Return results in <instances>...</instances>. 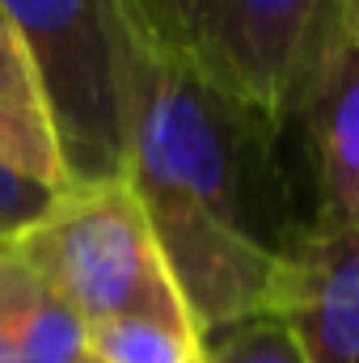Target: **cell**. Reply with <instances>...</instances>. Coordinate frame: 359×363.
Returning <instances> with one entry per match:
<instances>
[{
    "mask_svg": "<svg viewBox=\"0 0 359 363\" xmlns=\"http://www.w3.org/2000/svg\"><path fill=\"white\" fill-rule=\"evenodd\" d=\"M118 77L127 182L144 207L207 216L275 258L317 228L287 118L157 55L131 21Z\"/></svg>",
    "mask_w": 359,
    "mask_h": 363,
    "instance_id": "obj_1",
    "label": "cell"
},
{
    "mask_svg": "<svg viewBox=\"0 0 359 363\" xmlns=\"http://www.w3.org/2000/svg\"><path fill=\"white\" fill-rule=\"evenodd\" d=\"M4 250L26 262L85 325L114 317L186 321L144 199L127 178L72 182Z\"/></svg>",
    "mask_w": 359,
    "mask_h": 363,
    "instance_id": "obj_2",
    "label": "cell"
},
{
    "mask_svg": "<svg viewBox=\"0 0 359 363\" xmlns=\"http://www.w3.org/2000/svg\"><path fill=\"white\" fill-rule=\"evenodd\" d=\"M0 9L38 72L68 186L127 178L118 0H0Z\"/></svg>",
    "mask_w": 359,
    "mask_h": 363,
    "instance_id": "obj_3",
    "label": "cell"
},
{
    "mask_svg": "<svg viewBox=\"0 0 359 363\" xmlns=\"http://www.w3.org/2000/svg\"><path fill=\"white\" fill-rule=\"evenodd\" d=\"M118 9L157 55L283 118L334 0H118Z\"/></svg>",
    "mask_w": 359,
    "mask_h": 363,
    "instance_id": "obj_4",
    "label": "cell"
},
{
    "mask_svg": "<svg viewBox=\"0 0 359 363\" xmlns=\"http://www.w3.org/2000/svg\"><path fill=\"white\" fill-rule=\"evenodd\" d=\"M317 224L359 228V17L334 0L283 110Z\"/></svg>",
    "mask_w": 359,
    "mask_h": 363,
    "instance_id": "obj_5",
    "label": "cell"
},
{
    "mask_svg": "<svg viewBox=\"0 0 359 363\" xmlns=\"http://www.w3.org/2000/svg\"><path fill=\"white\" fill-rule=\"evenodd\" d=\"M270 317L304 363H359V228H309L279 258Z\"/></svg>",
    "mask_w": 359,
    "mask_h": 363,
    "instance_id": "obj_6",
    "label": "cell"
},
{
    "mask_svg": "<svg viewBox=\"0 0 359 363\" xmlns=\"http://www.w3.org/2000/svg\"><path fill=\"white\" fill-rule=\"evenodd\" d=\"M0 165L47 190L68 186V169L60 157V140L51 127L38 72L4 9H0Z\"/></svg>",
    "mask_w": 359,
    "mask_h": 363,
    "instance_id": "obj_7",
    "label": "cell"
},
{
    "mask_svg": "<svg viewBox=\"0 0 359 363\" xmlns=\"http://www.w3.org/2000/svg\"><path fill=\"white\" fill-rule=\"evenodd\" d=\"M0 351L4 363H81L89 325L0 245Z\"/></svg>",
    "mask_w": 359,
    "mask_h": 363,
    "instance_id": "obj_8",
    "label": "cell"
},
{
    "mask_svg": "<svg viewBox=\"0 0 359 363\" xmlns=\"http://www.w3.org/2000/svg\"><path fill=\"white\" fill-rule=\"evenodd\" d=\"M89 355L97 363H207L194 325L157 317H114L89 325Z\"/></svg>",
    "mask_w": 359,
    "mask_h": 363,
    "instance_id": "obj_9",
    "label": "cell"
},
{
    "mask_svg": "<svg viewBox=\"0 0 359 363\" xmlns=\"http://www.w3.org/2000/svg\"><path fill=\"white\" fill-rule=\"evenodd\" d=\"M203 355L207 363H304L292 334L270 313L203 334Z\"/></svg>",
    "mask_w": 359,
    "mask_h": 363,
    "instance_id": "obj_10",
    "label": "cell"
},
{
    "mask_svg": "<svg viewBox=\"0 0 359 363\" xmlns=\"http://www.w3.org/2000/svg\"><path fill=\"white\" fill-rule=\"evenodd\" d=\"M55 194H60V190H47V186H38V182L13 174L9 165H0V245L13 241L17 233H26V228L51 207Z\"/></svg>",
    "mask_w": 359,
    "mask_h": 363,
    "instance_id": "obj_11",
    "label": "cell"
},
{
    "mask_svg": "<svg viewBox=\"0 0 359 363\" xmlns=\"http://www.w3.org/2000/svg\"><path fill=\"white\" fill-rule=\"evenodd\" d=\"M347 9H351V13L359 17V0H347Z\"/></svg>",
    "mask_w": 359,
    "mask_h": 363,
    "instance_id": "obj_12",
    "label": "cell"
},
{
    "mask_svg": "<svg viewBox=\"0 0 359 363\" xmlns=\"http://www.w3.org/2000/svg\"><path fill=\"white\" fill-rule=\"evenodd\" d=\"M81 363H97V359H93V355H85V359H81Z\"/></svg>",
    "mask_w": 359,
    "mask_h": 363,
    "instance_id": "obj_13",
    "label": "cell"
},
{
    "mask_svg": "<svg viewBox=\"0 0 359 363\" xmlns=\"http://www.w3.org/2000/svg\"><path fill=\"white\" fill-rule=\"evenodd\" d=\"M0 363H4V351H0Z\"/></svg>",
    "mask_w": 359,
    "mask_h": 363,
    "instance_id": "obj_14",
    "label": "cell"
}]
</instances>
